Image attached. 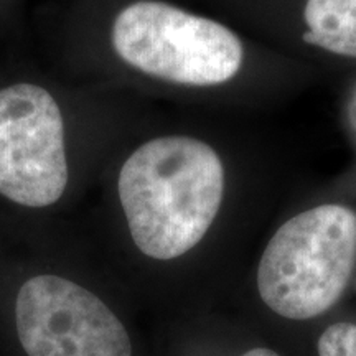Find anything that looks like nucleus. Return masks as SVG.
Wrapping results in <instances>:
<instances>
[{
    "label": "nucleus",
    "instance_id": "f257e3e1",
    "mask_svg": "<svg viewBox=\"0 0 356 356\" xmlns=\"http://www.w3.org/2000/svg\"><path fill=\"white\" fill-rule=\"evenodd\" d=\"M226 172L207 142L186 136L157 137L126 160L118 190L136 246L170 261L204 238L221 210Z\"/></svg>",
    "mask_w": 356,
    "mask_h": 356
},
{
    "label": "nucleus",
    "instance_id": "f03ea898",
    "mask_svg": "<svg viewBox=\"0 0 356 356\" xmlns=\"http://www.w3.org/2000/svg\"><path fill=\"white\" fill-rule=\"evenodd\" d=\"M356 267V211L312 207L279 226L257 266V291L274 314L310 320L343 297Z\"/></svg>",
    "mask_w": 356,
    "mask_h": 356
},
{
    "label": "nucleus",
    "instance_id": "7ed1b4c3",
    "mask_svg": "<svg viewBox=\"0 0 356 356\" xmlns=\"http://www.w3.org/2000/svg\"><path fill=\"white\" fill-rule=\"evenodd\" d=\"M113 43L132 68L184 86H218L244 65L239 35L220 22L160 0H139L119 13Z\"/></svg>",
    "mask_w": 356,
    "mask_h": 356
},
{
    "label": "nucleus",
    "instance_id": "20e7f679",
    "mask_svg": "<svg viewBox=\"0 0 356 356\" xmlns=\"http://www.w3.org/2000/svg\"><path fill=\"white\" fill-rule=\"evenodd\" d=\"M68 184L61 111L47 89L0 91V193L30 208L56 203Z\"/></svg>",
    "mask_w": 356,
    "mask_h": 356
},
{
    "label": "nucleus",
    "instance_id": "39448f33",
    "mask_svg": "<svg viewBox=\"0 0 356 356\" xmlns=\"http://www.w3.org/2000/svg\"><path fill=\"white\" fill-rule=\"evenodd\" d=\"M20 343L29 356H132L129 333L95 293L58 275H37L15 304Z\"/></svg>",
    "mask_w": 356,
    "mask_h": 356
},
{
    "label": "nucleus",
    "instance_id": "423d86ee",
    "mask_svg": "<svg viewBox=\"0 0 356 356\" xmlns=\"http://www.w3.org/2000/svg\"><path fill=\"white\" fill-rule=\"evenodd\" d=\"M299 19L304 43L356 60V0H299Z\"/></svg>",
    "mask_w": 356,
    "mask_h": 356
},
{
    "label": "nucleus",
    "instance_id": "0eeeda50",
    "mask_svg": "<svg viewBox=\"0 0 356 356\" xmlns=\"http://www.w3.org/2000/svg\"><path fill=\"white\" fill-rule=\"evenodd\" d=\"M318 356H356V325L333 323L320 335Z\"/></svg>",
    "mask_w": 356,
    "mask_h": 356
},
{
    "label": "nucleus",
    "instance_id": "6e6552de",
    "mask_svg": "<svg viewBox=\"0 0 356 356\" xmlns=\"http://www.w3.org/2000/svg\"><path fill=\"white\" fill-rule=\"evenodd\" d=\"M345 113H346V121H348L350 131L353 132V137L356 140V83L351 86L348 97H346Z\"/></svg>",
    "mask_w": 356,
    "mask_h": 356
},
{
    "label": "nucleus",
    "instance_id": "1a4fd4ad",
    "mask_svg": "<svg viewBox=\"0 0 356 356\" xmlns=\"http://www.w3.org/2000/svg\"><path fill=\"white\" fill-rule=\"evenodd\" d=\"M243 356H280V355L267 348H254V350H249L248 353H244Z\"/></svg>",
    "mask_w": 356,
    "mask_h": 356
}]
</instances>
